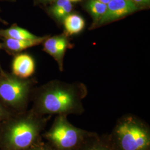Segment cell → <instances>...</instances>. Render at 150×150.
<instances>
[{"mask_svg":"<svg viewBox=\"0 0 150 150\" xmlns=\"http://www.w3.org/2000/svg\"><path fill=\"white\" fill-rule=\"evenodd\" d=\"M86 8L94 21L99 22L106 11L107 5L97 0H89L86 5Z\"/></svg>","mask_w":150,"mask_h":150,"instance_id":"14","label":"cell"},{"mask_svg":"<svg viewBox=\"0 0 150 150\" xmlns=\"http://www.w3.org/2000/svg\"><path fill=\"white\" fill-rule=\"evenodd\" d=\"M72 8V6L69 0H57L48 9V12L55 19L61 21L70 14Z\"/></svg>","mask_w":150,"mask_h":150,"instance_id":"13","label":"cell"},{"mask_svg":"<svg viewBox=\"0 0 150 150\" xmlns=\"http://www.w3.org/2000/svg\"><path fill=\"white\" fill-rule=\"evenodd\" d=\"M40 36H36L27 30L18 26L16 23L6 29H0V38H10L16 40H32Z\"/></svg>","mask_w":150,"mask_h":150,"instance_id":"11","label":"cell"},{"mask_svg":"<svg viewBox=\"0 0 150 150\" xmlns=\"http://www.w3.org/2000/svg\"><path fill=\"white\" fill-rule=\"evenodd\" d=\"M91 133L72 125L67 116L56 115L42 138L56 150H77Z\"/></svg>","mask_w":150,"mask_h":150,"instance_id":"5","label":"cell"},{"mask_svg":"<svg viewBox=\"0 0 150 150\" xmlns=\"http://www.w3.org/2000/svg\"><path fill=\"white\" fill-rule=\"evenodd\" d=\"M65 30L67 34L72 35L82 31L85 22L81 16L77 14H69L64 20Z\"/></svg>","mask_w":150,"mask_h":150,"instance_id":"12","label":"cell"},{"mask_svg":"<svg viewBox=\"0 0 150 150\" xmlns=\"http://www.w3.org/2000/svg\"><path fill=\"white\" fill-rule=\"evenodd\" d=\"M68 45L67 38L62 35L48 36L43 42V51L57 62L60 70L62 69L63 59Z\"/></svg>","mask_w":150,"mask_h":150,"instance_id":"7","label":"cell"},{"mask_svg":"<svg viewBox=\"0 0 150 150\" xmlns=\"http://www.w3.org/2000/svg\"><path fill=\"white\" fill-rule=\"evenodd\" d=\"M17 0H0V2H11L14 3Z\"/></svg>","mask_w":150,"mask_h":150,"instance_id":"19","label":"cell"},{"mask_svg":"<svg viewBox=\"0 0 150 150\" xmlns=\"http://www.w3.org/2000/svg\"><path fill=\"white\" fill-rule=\"evenodd\" d=\"M1 8H0V13H1ZM0 22H1V23H2V24L5 25H8V23L5 20L3 19V18L1 17V16H0Z\"/></svg>","mask_w":150,"mask_h":150,"instance_id":"18","label":"cell"},{"mask_svg":"<svg viewBox=\"0 0 150 150\" xmlns=\"http://www.w3.org/2000/svg\"><path fill=\"white\" fill-rule=\"evenodd\" d=\"M35 71V63L32 56L27 54H17L12 63V74L21 79H28Z\"/></svg>","mask_w":150,"mask_h":150,"instance_id":"9","label":"cell"},{"mask_svg":"<svg viewBox=\"0 0 150 150\" xmlns=\"http://www.w3.org/2000/svg\"><path fill=\"white\" fill-rule=\"evenodd\" d=\"M137 10V6L131 0H111L107 5L106 11L99 22V25L118 20Z\"/></svg>","mask_w":150,"mask_h":150,"instance_id":"6","label":"cell"},{"mask_svg":"<svg viewBox=\"0 0 150 150\" xmlns=\"http://www.w3.org/2000/svg\"><path fill=\"white\" fill-rule=\"evenodd\" d=\"M48 36H45L32 40H16L10 38H0L1 49L11 56H15L17 54L21 53L22 51L27 48L38 46L48 38Z\"/></svg>","mask_w":150,"mask_h":150,"instance_id":"8","label":"cell"},{"mask_svg":"<svg viewBox=\"0 0 150 150\" xmlns=\"http://www.w3.org/2000/svg\"><path fill=\"white\" fill-rule=\"evenodd\" d=\"M77 150H114L108 134L101 135L91 132Z\"/></svg>","mask_w":150,"mask_h":150,"instance_id":"10","label":"cell"},{"mask_svg":"<svg viewBox=\"0 0 150 150\" xmlns=\"http://www.w3.org/2000/svg\"><path fill=\"white\" fill-rule=\"evenodd\" d=\"M56 150L54 147L50 145L48 142H43V141H41L38 142L36 145L33 146L29 150Z\"/></svg>","mask_w":150,"mask_h":150,"instance_id":"15","label":"cell"},{"mask_svg":"<svg viewBox=\"0 0 150 150\" xmlns=\"http://www.w3.org/2000/svg\"><path fill=\"white\" fill-rule=\"evenodd\" d=\"M70 2H79L81 0H69Z\"/></svg>","mask_w":150,"mask_h":150,"instance_id":"23","label":"cell"},{"mask_svg":"<svg viewBox=\"0 0 150 150\" xmlns=\"http://www.w3.org/2000/svg\"><path fill=\"white\" fill-rule=\"evenodd\" d=\"M13 115L0 102V124Z\"/></svg>","mask_w":150,"mask_h":150,"instance_id":"16","label":"cell"},{"mask_svg":"<svg viewBox=\"0 0 150 150\" xmlns=\"http://www.w3.org/2000/svg\"><path fill=\"white\" fill-rule=\"evenodd\" d=\"M97 1H100V2H102V3L104 4L107 5V4L110 2V1L111 0H97Z\"/></svg>","mask_w":150,"mask_h":150,"instance_id":"20","label":"cell"},{"mask_svg":"<svg viewBox=\"0 0 150 150\" xmlns=\"http://www.w3.org/2000/svg\"><path fill=\"white\" fill-rule=\"evenodd\" d=\"M114 150H150V127L133 114L118 118L108 134Z\"/></svg>","mask_w":150,"mask_h":150,"instance_id":"3","label":"cell"},{"mask_svg":"<svg viewBox=\"0 0 150 150\" xmlns=\"http://www.w3.org/2000/svg\"><path fill=\"white\" fill-rule=\"evenodd\" d=\"M86 93L82 84L52 81L34 88L31 110L42 116L80 115L85 112L82 101Z\"/></svg>","mask_w":150,"mask_h":150,"instance_id":"1","label":"cell"},{"mask_svg":"<svg viewBox=\"0 0 150 150\" xmlns=\"http://www.w3.org/2000/svg\"><path fill=\"white\" fill-rule=\"evenodd\" d=\"M35 81L21 79L4 71L0 73V102L12 114L27 110Z\"/></svg>","mask_w":150,"mask_h":150,"instance_id":"4","label":"cell"},{"mask_svg":"<svg viewBox=\"0 0 150 150\" xmlns=\"http://www.w3.org/2000/svg\"><path fill=\"white\" fill-rule=\"evenodd\" d=\"M51 116L32 110L13 115L0 124V150H28L42 140Z\"/></svg>","mask_w":150,"mask_h":150,"instance_id":"2","label":"cell"},{"mask_svg":"<svg viewBox=\"0 0 150 150\" xmlns=\"http://www.w3.org/2000/svg\"><path fill=\"white\" fill-rule=\"evenodd\" d=\"M134 4L138 5H145L149 4L150 0H131Z\"/></svg>","mask_w":150,"mask_h":150,"instance_id":"17","label":"cell"},{"mask_svg":"<svg viewBox=\"0 0 150 150\" xmlns=\"http://www.w3.org/2000/svg\"><path fill=\"white\" fill-rule=\"evenodd\" d=\"M54 1H57V0H38V1L41 3H45V2H48Z\"/></svg>","mask_w":150,"mask_h":150,"instance_id":"21","label":"cell"},{"mask_svg":"<svg viewBox=\"0 0 150 150\" xmlns=\"http://www.w3.org/2000/svg\"><path fill=\"white\" fill-rule=\"evenodd\" d=\"M1 49V42H0V50ZM4 71V70H3L2 67H1V63H0V73H2Z\"/></svg>","mask_w":150,"mask_h":150,"instance_id":"22","label":"cell"}]
</instances>
